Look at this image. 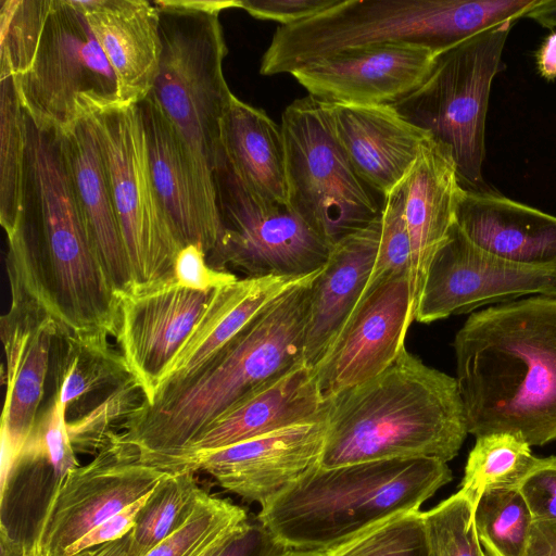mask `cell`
<instances>
[{
	"label": "cell",
	"mask_w": 556,
	"mask_h": 556,
	"mask_svg": "<svg viewBox=\"0 0 556 556\" xmlns=\"http://www.w3.org/2000/svg\"><path fill=\"white\" fill-rule=\"evenodd\" d=\"M24 126V211L5 233L11 299L36 303L63 332L114 337L118 296L81 215L60 131L25 112Z\"/></svg>",
	"instance_id": "6da1fadb"
},
{
	"label": "cell",
	"mask_w": 556,
	"mask_h": 556,
	"mask_svg": "<svg viewBox=\"0 0 556 556\" xmlns=\"http://www.w3.org/2000/svg\"><path fill=\"white\" fill-rule=\"evenodd\" d=\"M314 273L251 320L191 378L142 402L118 437L142 463L175 471L193 441L218 416L258 389L305 363Z\"/></svg>",
	"instance_id": "7a4b0ae2"
},
{
	"label": "cell",
	"mask_w": 556,
	"mask_h": 556,
	"mask_svg": "<svg viewBox=\"0 0 556 556\" xmlns=\"http://www.w3.org/2000/svg\"><path fill=\"white\" fill-rule=\"evenodd\" d=\"M453 348L468 433L556 441V298L534 295L472 313Z\"/></svg>",
	"instance_id": "3957f363"
},
{
	"label": "cell",
	"mask_w": 556,
	"mask_h": 556,
	"mask_svg": "<svg viewBox=\"0 0 556 556\" xmlns=\"http://www.w3.org/2000/svg\"><path fill=\"white\" fill-rule=\"evenodd\" d=\"M328 401L323 468L408 457L447 463L468 433L456 379L406 346L381 374Z\"/></svg>",
	"instance_id": "277c9868"
},
{
	"label": "cell",
	"mask_w": 556,
	"mask_h": 556,
	"mask_svg": "<svg viewBox=\"0 0 556 556\" xmlns=\"http://www.w3.org/2000/svg\"><path fill=\"white\" fill-rule=\"evenodd\" d=\"M13 77L24 112L61 132L123 104L116 75L78 0H3L0 76Z\"/></svg>",
	"instance_id": "5b68a950"
},
{
	"label": "cell",
	"mask_w": 556,
	"mask_h": 556,
	"mask_svg": "<svg viewBox=\"0 0 556 556\" xmlns=\"http://www.w3.org/2000/svg\"><path fill=\"white\" fill-rule=\"evenodd\" d=\"M451 480L447 463L427 457L317 466L264 505L257 519L290 551L327 553L419 510Z\"/></svg>",
	"instance_id": "8992f818"
},
{
	"label": "cell",
	"mask_w": 556,
	"mask_h": 556,
	"mask_svg": "<svg viewBox=\"0 0 556 556\" xmlns=\"http://www.w3.org/2000/svg\"><path fill=\"white\" fill-rule=\"evenodd\" d=\"M540 0H340L303 22L278 26L260 65L291 74L332 53L368 45H410L440 54L517 20Z\"/></svg>",
	"instance_id": "52a82bcc"
},
{
	"label": "cell",
	"mask_w": 556,
	"mask_h": 556,
	"mask_svg": "<svg viewBox=\"0 0 556 556\" xmlns=\"http://www.w3.org/2000/svg\"><path fill=\"white\" fill-rule=\"evenodd\" d=\"M162 54L149 93L185 142L207 199L217 206L220 125L233 93L223 71L227 46L219 14L240 0H155Z\"/></svg>",
	"instance_id": "ba28073f"
},
{
	"label": "cell",
	"mask_w": 556,
	"mask_h": 556,
	"mask_svg": "<svg viewBox=\"0 0 556 556\" xmlns=\"http://www.w3.org/2000/svg\"><path fill=\"white\" fill-rule=\"evenodd\" d=\"M513 25L480 33L440 53L424 84L392 105L451 149L465 189L488 186L482 166L489 99L492 83L504 67L503 51Z\"/></svg>",
	"instance_id": "9c48e42d"
},
{
	"label": "cell",
	"mask_w": 556,
	"mask_h": 556,
	"mask_svg": "<svg viewBox=\"0 0 556 556\" xmlns=\"http://www.w3.org/2000/svg\"><path fill=\"white\" fill-rule=\"evenodd\" d=\"M280 127L289 205L330 245L381 215L382 202L352 166L326 102L312 96L294 100L282 112Z\"/></svg>",
	"instance_id": "30bf717a"
},
{
	"label": "cell",
	"mask_w": 556,
	"mask_h": 556,
	"mask_svg": "<svg viewBox=\"0 0 556 556\" xmlns=\"http://www.w3.org/2000/svg\"><path fill=\"white\" fill-rule=\"evenodd\" d=\"M90 116L132 275L131 290L170 281L182 247L152 181L138 103L113 105Z\"/></svg>",
	"instance_id": "8fae6325"
},
{
	"label": "cell",
	"mask_w": 556,
	"mask_h": 556,
	"mask_svg": "<svg viewBox=\"0 0 556 556\" xmlns=\"http://www.w3.org/2000/svg\"><path fill=\"white\" fill-rule=\"evenodd\" d=\"M214 178L220 235L207 255L211 267L232 268L247 277H306L324 267L332 245L290 205L251 193L222 152Z\"/></svg>",
	"instance_id": "7c38bea8"
},
{
	"label": "cell",
	"mask_w": 556,
	"mask_h": 556,
	"mask_svg": "<svg viewBox=\"0 0 556 556\" xmlns=\"http://www.w3.org/2000/svg\"><path fill=\"white\" fill-rule=\"evenodd\" d=\"M167 472L142 463L113 432L89 463L63 479L36 534L50 556H63L91 529L148 495Z\"/></svg>",
	"instance_id": "4fadbf2b"
},
{
	"label": "cell",
	"mask_w": 556,
	"mask_h": 556,
	"mask_svg": "<svg viewBox=\"0 0 556 556\" xmlns=\"http://www.w3.org/2000/svg\"><path fill=\"white\" fill-rule=\"evenodd\" d=\"M528 294L556 298V266L501 258L473 244L455 224L428 268L415 320L429 324Z\"/></svg>",
	"instance_id": "5bb4252c"
},
{
	"label": "cell",
	"mask_w": 556,
	"mask_h": 556,
	"mask_svg": "<svg viewBox=\"0 0 556 556\" xmlns=\"http://www.w3.org/2000/svg\"><path fill=\"white\" fill-rule=\"evenodd\" d=\"M414 319L408 276L364 292L314 368L321 397L328 401L386 370L405 348Z\"/></svg>",
	"instance_id": "9a60e30c"
},
{
	"label": "cell",
	"mask_w": 556,
	"mask_h": 556,
	"mask_svg": "<svg viewBox=\"0 0 556 556\" xmlns=\"http://www.w3.org/2000/svg\"><path fill=\"white\" fill-rule=\"evenodd\" d=\"M328 412L220 450L188 458L180 470H203L222 488L262 507L320 465Z\"/></svg>",
	"instance_id": "2e32d148"
},
{
	"label": "cell",
	"mask_w": 556,
	"mask_h": 556,
	"mask_svg": "<svg viewBox=\"0 0 556 556\" xmlns=\"http://www.w3.org/2000/svg\"><path fill=\"white\" fill-rule=\"evenodd\" d=\"M410 45H368L332 53L291 75L323 102L393 105L428 78L437 56Z\"/></svg>",
	"instance_id": "e0dca14e"
},
{
	"label": "cell",
	"mask_w": 556,
	"mask_h": 556,
	"mask_svg": "<svg viewBox=\"0 0 556 556\" xmlns=\"http://www.w3.org/2000/svg\"><path fill=\"white\" fill-rule=\"evenodd\" d=\"M216 289L197 291L167 281L119 293L115 339L144 403H152L159 380Z\"/></svg>",
	"instance_id": "ac0fdd59"
},
{
	"label": "cell",
	"mask_w": 556,
	"mask_h": 556,
	"mask_svg": "<svg viewBox=\"0 0 556 556\" xmlns=\"http://www.w3.org/2000/svg\"><path fill=\"white\" fill-rule=\"evenodd\" d=\"M59 331L55 320L29 301L11 299L10 309L0 319L5 356L0 489L4 488L42 407Z\"/></svg>",
	"instance_id": "d6986e66"
},
{
	"label": "cell",
	"mask_w": 556,
	"mask_h": 556,
	"mask_svg": "<svg viewBox=\"0 0 556 556\" xmlns=\"http://www.w3.org/2000/svg\"><path fill=\"white\" fill-rule=\"evenodd\" d=\"M152 181L181 247L200 245L206 256L220 235L218 207L206 197L181 137L149 94L138 103Z\"/></svg>",
	"instance_id": "ffe728a7"
},
{
	"label": "cell",
	"mask_w": 556,
	"mask_h": 556,
	"mask_svg": "<svg viewBox=\"0 0 556 556\" xmlns=\"http://www.w3.org/2000/svg\"><path fill=\"white\" fill-rule=\"evenodd\" d=\"M326 104L355 172L383 199L406 178L431 134L407 122L392 105Z\"/></svg>",
	"instance_id": "44dd1931"
},
{
	"label": "cell",
	"mask_w": 556,
	"mask_h": 556,
	"mask_svg": "<svg viewBox=\"0 0 556 556\" xmlns=\"http://www.w3.org/2000/svg\"><path fill=\"white\" fill-rule=\"evenodd\" d=\"M404 215L410 240L413 312L428 268L456 224L464 187L451 149L432 136L404 179Z\"/></svg>",
	"instance_id": "7402d4cb"
},
{
	"label": "cell",
	"mask_w": 556,
	"mask_h": 556,
	"mask_svg": "<svg viewBox=\"0 0 556 556\" xmlns=\"http://www.w3.org/2000/svg\"><path fill=\"white\" fill-rule=\"evenodd\" d=\"M328 407L329 401L321 397L314 369L303 363L218 416L189 446L175 471L195 454L319 419Z\"/></svg>",
	"instance_id": "603a6c76"
},
{
	"label": "cell",
	"mask_w": 556,
	"mask_h": 556,
	"mask_svg": "<svg viewBox=\"0 0 556 556\" xmlns=\"http://www.w3.org/2000/svg\"><path fill=\"white\" fill-rule=\"evenodd\" d=\"M456 225L473 244L501 258L530 266H556V216L489 186L464 188Z\"/></svg>",
	"instance_id": "cb8c5ba5"
},
{
	"label": "cell",
	"mask_w": 556,
	"mask_h": 556,
	"mask_svg": "<svg viewBox=\"0 0 556 556\" xmlns=\"http://www.w3.org/2000/svg\"><path fill=\"white\" fill-rule=\"evenodd\" d=\"M118 81L123 103L151 92L162 54L161 13L155 1L78 0Z\"/></svg>",
	"instance_id": "d4e9b609"
},
{
	"label": "cell",
	"mask_w": 556,
	"mask_h": 556,
	"mask_svg": "<svg viewBox=\"0 0 556 556\" xmlns=\"http://www.w3.org/2000/svg\"><path fill=\"white\" fill-rule=\"evenodd\" d=\"M381 215L368 226L344 237L314 278L304 362L315 368L362 299L375 266Z\"/></svg>",
	"instance_id": "484cf974"
},
{
	"label": "cell",
	"mask_w": 556,
	"mask_h": 556,
	"mask_svg": "<svg viewBox=\"0 0 556 556\" xmlns=\"http://www.w3.org/2000/svg\"><path fill=\"white\" fill-rule=\"evenodd\" d=\"M306 277H245L217 288L194 328L161 376L154 397L162 390L198 374L251 320Z\"/></svg>",
	"instance_id": "4316f807"
},
{
	"label": "cell",
	"mask_w": 556,
	"mask_h": 556,
	"mask_svg": "<svg viewBox=\"0 0 556 556\" xmlns=\"http://www.w3.org/2000/svg\"><path fill=\"white\" fill-rule=\"evenodd\" d=\"M60 137L81 215L106 274L117 295L128 292L132 275L92 117L80 118Z\"/></svg>",
	"instance_id": "83f0119b"
},
{
	"label": "cell",
	"mask_w": 556,
	"mask_h": 556,
	"mask_svg": "<svg viewBox=\"0 0 556 556\" xmlns=\"http://www.w3.org/2000/svg\"><path fill=\"white\" fill-rule=\"evenodd\" d=\"M220 152L255 197L289 205L286 147L280 125L232 96L220 125Z\"/></svg>",
	"instance_id": "f1b7e54d"
},
{
	"label": "cell",
	"mask_w": 556,
	"mask_h": 556,
	"mask_svg": "<svg viewBox=\"0 0 556 556\" xmlns=\"http://www.w3.org/2000/svg\"><path fill=\"white\" fill-rule=\"evenodd\" d=\"M50 377L53 393L73 418L134 378L119 351L103 334L56 333Z\"/></svg>",
	"instance_id": "f546056e"
},
{
	"label": "cell",
	"mask_w": 556,
	"mask_h": 556,
	"mask_svg": "<svg viewBox=\"0 0 556 556\" xmlns=\"http://www.w3.org/2000/svg\"><path fill=\"white\" fill-rule=\"evenodd\" d=\"M535 458L531 445L518 435L496 432L477 437L459 491L475 507L488 491L518 488Z\"/></svg>",
	"instance_id": "4dcf8cb0"
},
{
	"label": "cell",
	"mask_w": 556,
	"mask_h": 556,
	"mask_svg": "<svg viewBox=\"0 0 556 556\" xmlns=\"http://www.w3.org/2000/svg\"><path fill=\"white\" fill-rule=\"evenodd\" d=\"M189 469L168 471L149 494L130 530L136 551L146 556L192 516L202 493Z\"/></svg>",
	"instance_id": "1f68e13d"
},
{
	"label": "cell",
	"mask_w": 556,
	"mask_h": 556,
	"mask_svg": "<svg viewBox=\"0 0 556 556\" xmlns=\"http://www.w3.org/2000/svg\"><path fill=\"white\" fill-rule=\"evenodd\" d=\"M26 138L24 111L13 77L0 76V222L5 233L24 211Z\"/></svg>",
	"instance_id": "d6a6232c"
},
{
	"label": "cell",
	"mask_w": 556,
	"mask_h": 556,
	"mask_svg": "<svg viewBox=\"0 0 556 556\" xmlns=\"http://www.w3.org/2000/svg\"><path fill=\"white\" fill-rule=\"evenodd\" d=\"M473 522L485 556H527L533 520L518 488L483 493Z\"/></svg>",
	"instance_id": "836d02e7"
},
{
	"label": "cell",
	"mask_w": 556,
	"mask_h": 556,
	"mask_svg": "<svg viewBox=\"0 0 556 556\" xmlns=\"http://www.w3.org/2000/svg\"><path fill=\"white\" fill-rule=\"evenodd\" d=\"M143 400L140 386L130 378L83 414L67 419V431L74 451L96 454Z\"/></svg>",
	"instance_id": "e575fe53"
},
{
	"label": "cell",
	"mask_w": 556,
	"mask_h": 556,
	"mask_svg": "<svg viewBox=\"0 0 556 556\" xmlns=\"http://www.w3.org/2000/svg\"><path fill=\"white\" fill-rule=\"evenodd\" d=\"M473 510L469 498L458 491L421 511L427 556H485L476 533Z\"/></svg>",
	"instance_id": "d590c367"
},
{
	"label": "cell",
	"mask_w": 556,
	"mask_h": 556,
	"mask_svg": "<svg viewBox=\"0 0 556 556\" xmlns=\"http://www.w3.org/2000/svg\"><path fill=\"white\" fill-rule=\"evenodd\" d=\"M245 519L242 507L202 491L190 519L146 556H199L219 534Z\"/></svg>",
	"instance_id": "8d00e7d4"
},
{
	"label": "cell",
	"mask_w": 556,
	"mask_h": 556,
	"mask_svg": "<svg viewBox=\"0 0 556 556\" xmlns=\"http://www.w3.org/2000/svg\"><path fill=\"white\" fill-rule=\"evenodd\" d=\"M404 180L382 201L380 240L369 281L364 292L412 270V249L404 215Z\"/></svg>",
	"instance_id": "74e56055"
},
{
	"label": "cell",
	"mask_w": 556,
	"mask_h": 556,
	"mask_svg": "<svg viewBox=\"0 0 556 556\" xmlns=\"http://www.w3.org/2000/svg\"><path fill=\"white\" fill-rule=\"evenodd\" d=\"M325 554L327 556H427L421 511L416 510L392 518Z\"/></svg>",
	"instance_id": "f35d334b"
},
{
	"label": "cell",
	"mask_w": 556,
	"mask_h": 556,
	"mask_svg": "<svg viewBox=\"0 0 556 556\" xmlns=\"http://www.w3.org/2000/svg\"><path fill=\"white\" fill-rule=\"evenodd\" d=\"M66 422L65 409L58 396L52 393L41 407L18 457L47 459L63 481L79 466Z\"/></svg>",
	"instance_id": "ab89813d"
},
{
	"label": "cell",
	"mask_w": 556,
	"mask_h": 556,
	"mask_svg": "<svg viewBox=\"0 0 556 556\" xmlns=\"http://www.w3.org/2000/svg\"><path fill=\"white\" fill-rule=\"evenodd\" d=\"M518 490L533 521L556 520V456L536 457Z\"/></svg>",
	"instance_id": "60d3db41"
},
{
	"label": "cell",
	"mask_w": 556,
	"mask_h": 556,
	"mask_svg": "<svg viewBox=\"0 0 556 556\" xmlns=\"http://www.w3.org/2000/svg\"><path fill=\"white\" fill-rule=\"evenodd\" d=\"M238 277L230 271L217 270L207 263L204 250L197 244H187L178 252L173 281L179 287L208 291L233 282Z\"/></svg>",
	"instance_id": "b9f144b4"
},
{
	"label": "cell",
	"mask_w": 556,
	"mask_h": 556,
	"mask_svg": "<svg viewBox=\"0 0 556 556\" xmlns=\"http://www.w3.org/2000/svg\"><path fill=\"white\" fill-rule=\"evenodd\" d=\"M340 0H240L239 9L262 21L289 26L333 7Z\"/></svg>",
	"instance_id": "7bdbcfd3"
},
{
	"label": "cell",
	"mask_w": 556,
	"mask_h": 556,
	"mask_svg": "<svg viewBox=\"0 0 556 556\" xmlns=\"http://www.w3.org/2000/svg\"><path fill=\"white\" fill-rule=\"evenodd\" d=\"M289 549L256 518L239 523L217 556H283Z\"/></svg>",
	"instance_id": "ee69618b"
},
{
	"label": "cell",
	"mask_w": 556,
	"mask_h": 556,
	"mask_svg": "<svg viewBox=\"0 0 556 556\" xmlns=\"http://www.w3.org/2000/svg\"><path fill=\"white\" fill-rule=\"evenodd\" d=\"M149 494L91 529L81 539L72 544L63 556H71L81 549L116 540L128 533L134 528L136 517Z\"/></svg>",
	"instance_id": "f6af8a7d"
},
{
	"label": "cell",
	"mask_w": 556,
	"mask_h": 556,
	"mask_svg": "<svg viewBox=\"0 0 556 556\" xmlns=\"http://www.w3.org/2000/svg\"><path fill=\"white\" fill-rule=\"evenodd\" d=\"M527 556H556V520L532 522Z\"/></svg>",
	"instance_id": "bcb514c9"
},
{
	"label": "cell",
	"mask_w": 556,
	"mask_h": 556,
	"mask_svg": "<svg viewBox=\"0 0 556 556\" xmlns=\"http://www.w3.org/2000/svg\"><path fill=\"white\" fill-rule=\"evenodd\" d=\"M71 556H141L132 544L131 532L92 547L81 549Z\"/></svg>",
	"instance_id": "7dc6e473"
},
{
	"label": "cell",
	"mask_w": 556,
	"mask_h": 556,
	"mask_svg": "<svg viewBox=\"0 0 556 556\" xmlns=\"http://www.w3.org/2000/svg\"><path fill=\"white\" fill-rule=\"evenodd\" d=\"M540 75L547 80L556 78V30L551 33L536 52Z\"/></svg>",
	"instance_id": "c3c4849f"
},
{
	"label": "cell",
	"mask_w": 556,
	"mask_h": 556,
	"mask_svg": "<svg viewBox=\"0 0 556 556\" xmlns=\"http://www.w3.org/2000/svg\"><path fill=\"white\" fill-rule=\"evenodd\" d=\"M525 17L533 20L543 27L556 29V0H540Z\"/></svg>",
	"instance_id": "681fc988"
},
{
	"label": "cell",
	"mask_w": 556,
	"mask_h": 556,
	"mask_svg": "<svg viewBox=\"0 0 556 556\" xmlns=\"http://www.w3.org/2000/svg\"><path fill=\"white\" fill-rule=\"evenodd\" d=\"M24 544L25 541L13 536L3 526L0 527V556H24Z\"/></svg>",
	"instance_id": "f907efd6"
},
{
	"label": "cell",
	"mask_w": 556,
	"mask_h": 556,
	"mask_svg": "<svg viewBox=\"0 0 556 556\" xmlns=\"http://www.w3.org/2000/svg\"><path fill=\"white\" fill-rule=\"evenodd\" d=\"M241 523V522H240ZM238 526V525H237ZM232 527L226 531H224L222 534H219L215 540H213L199 556H217L220 548L223 547L225 541L231 533V531L237 527Z\"/></svg>",
	"instance_id": "816d5d0a"
},
{
	"label": "cell",
	"mask_w": 556,
	"mask_h": 556,
	"mask_svg": "<svg viewBox=\"0 0 556 556\" xmlns=\"http://www.w3.org/2000/svg\"><path fill=\"white\" fill-rule=\"evenodd\" d=\"M283 556H327L325 553L289 549Z\"/></svg>",
	"instance_id": "f5cc1de1"
}]
</instances>
